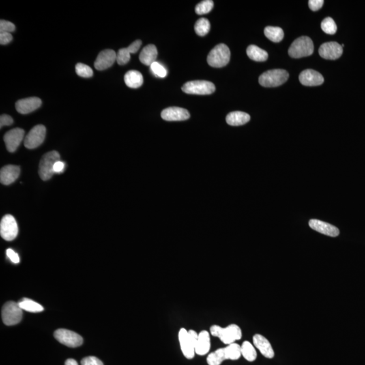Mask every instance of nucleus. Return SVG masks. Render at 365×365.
<instances>
[{"instance_id": "nucleus-1", "label": "nucleus", "mask_w": 365, "mask_h": 365, "mask_svg": "<svg viewBox=\"0 0 365 365\" xmlns=\"http://www.w3.org/2000/svg\"><path fill=\"white\" fill-rule=\"evenodd\" d=\"M211 334L220 339L224 344H233L235 341L240 340L242 337V332L240 327L235 324H231L229 326L221 327L219 325H213L210 329Z\"/></svg>"}, {"instance_id": "nucleus-2", "label": "nucleus", "mask_w": 365, "mask_h": 365, "mask_svg": "<svg viewBox=\"0 0 365 365\" xmlns=\"http://www.w3.org/2000/svg\"><path fill=\"white\" fill-rule=\"evenodd\" d=\"M231 52L225 44L217 45L210 52L207 62L210 66L214 68H222L229 63Z\"/></svg>"}, {"instance_id": "nucleus-3", "label": "nucleus", "mask_w": 365, "mask_h": 365, "mask_svg": "<svg viewBox=\"0 0 365 365\" xmlns=\"http://www.w3.org/2000/svg\"><path fill=\"white\" fill-rule=\"evenodd\" d=\"M314 52V44L310 37L302 36L295 39L288 50L290 57L294 59L311 56Z\"/></svg>"}, {"instance_id": "nucleus-4", "label": "nucleus", "mask_w": 365, "mask_h": 365, "mask_svg": "<svg viewBox=\"0 0 365 365\" xmlns=\"http://www.w3.org/2000/svg\"><path fill=\"white\" fill-rule=\"evenodd\" d=\"M289 78V73L283 69L268 71L260 76L259 83L265 87H275L283 85Z\"/></svg>"}, {"instance_id": "nucleus-5", "label": "nucleus", "mask_w": 365, "mask_h": 365, "mask_svg": "<svg viewBox=\"0 0 365 365\" xmlns=\"http://www.w3.org/2000/svg\"><path fill=\"white\" fill-rule=\"evenodd\" d=\"M60 158L59 153L56 151H50L44 155L39 166V174L42 180H49L55 173L54 166L56 162L60 161Z\"/></svg>"}, {"instance_id": "nucleus-6", "label": "nucleus", "mask_w": 365, "mask_h": 365, "mask_svg": "<svg viewBox=\"0 0 365 365\" xmlns=\"http://www.w3.org/2000/svg\"><path fill=\"white\" fill-rule=\"evenodd\" d=\"M1 316L3 323L7 326L16 325L20 323L22 318V310L18 303L10 301L3 305L1 310Z\"/></svg>"}, {"instance_id": "nucleus-7", "label": "nucleus", "mask_w": 365, "mask_h": 365, "mask_svg": "<svg viewBox=\"0 0 365 365\" xmlns=\"http://www.w3.org/2000/svg\"><path fill=\"white\" fill-rule=\"evenodd\" d=\"M215 89L214 84L207 80H192L184 84L182 87L183 92L194 95L212 94Z\"/></svg>"}, {"instance_id": "nucleus-8", "label": "nucleus", "mask_w": 365, "mask_h": 365, "mask_svg": "<svg viewBox=\"0 0 365 365\" xmlns=\"http://www.w3.org/2000/svg\"><path fill=\"white\" fill-rule=\"evenodd\" d=\"M54 336L60 343L68 347H78L83 343V339L80 335L68 329H58L54 332Z\"/></svg>"}, {"instance_id": "nucleus-9", "label": "nucleus", "mask_w": 365, "mask_h": 365, "mask_svg": "<svg viewBox=\"0 0 365 365\" xmlns=\"http://www.w3.org/2000/svg\"><path fill=\"white\" fill-rule=\"evenodd\" d=\"M18 233V224L14 217L10 215H5L0 223V234L1 237L6 241H12L17 236Z\"/></svg>"}, {"instance_id": "nucleus-10", "label": "nucleus", "mask_w": 365, "mask_h": 365, "mask_svg": "<svg viewBox=\"0 0 365 365\" xmlns=\"http://www.w3.org/2000/svg\"><path fill=\"white\" fill-rule=\"evenodd\" d=\"M46 135V127L42 125H37L30 131L24 138V146L28 149L36 148L44 142Z\"/></svg>"}, {"instance_id": "nucleus-11", "label": "nucleus", "mask_w": 365, "mask_h": 365, "mask_svg": "<svg viewBox=\"0 0 365 365\" xmlns=\"http://www.w3.org/2000/svg\"><path fill=\"white\" fill-rule=\"evenodd\" d=\"M24 136V131L20 128H15L7 132L3 137V140L7 151L10 152L16 151L23 140Z\"/></svg>"}, {"instance_id": "nucleus-12", "label": "nucleus", "mask_w": 365, "mask_h": 365, "mask_svg": "<svg viewBox=\"0 0 365 365\" xmlns=\"http://www.w3.org/2000/svg\"><path fill=\"white\" fill-rule=\"evenodd\" d=\"M319 53L324 59L337 60L342 55L343 48L338 43L327 42L320 47Z\"/></svg>"}, {"instance_id": "nucleus-13", "label": "nucleus", "mask_w": 365, "mask_h": 365, "mask_svg": "<svg viewBox=\"0 0 365 365\" xmlns=\"http://www.w3.org/2000/svg\"><path fill=\"white\" fill-rule=\"evenodd\" d=\"M117 61V54L112 50H105L97 56L94 63L95 68L98 71L106 70L112 66Z\"/></svg>"}, {"instance_id": "nucleus-14", "label": "nucleus", "mask_w": 365, "mask_h": 365, "mask_svg": "<svg viewBox=\"0 0 365 365\" xmlns=\"http://www.w3.org/2000/svg\"><path fill=\"white\" fill-rule=\"evenodd\" d=\"M179 341L180 343L181 350L185 358L192 359L194 357L195 344L189 336L188 331L181 328L179 332Z\"/></svg>"}, {"instance_id": "nucleus-15", "label": "nucleus", "mask_w": 365, "mask_h": 365, "mask_svg": "<svg viewBox=\"0 0 365 365\" xmlns=\"http://www.w3.org/2000/svg\"><path fill=\"white\" fill-rule=\"evenodd\" d=\"M41 105L42 100L39 97H28L17 101L16 103V109L19 113L26 115L38 109Z\"/></svg>"}, {"instance_id": "nucleus-16", "label": "nucleus", "mask_w": 365, "mask_h": 365, "mask_svg": "<svg viewBox=\"0 0 365 365\" xmlns=\"http://www.w3.org/2000/svg\"><path fill=\"white\" fill-rule=\"evenodd\" d=\"M161 117L166 121H183L190 119V115L184 108L169 107L162 112Z\"/></svg>"}, {"instance_id": "nucleus-17", "label": "nucleus", "mask_w": 365, "mask_h": 365, "mask_svg": "<svg viewBox=\"0 0 365 365\" xmlns=\"http://www.w3.org/2000/svg\"><path fill=\"white\" fill-rule=\"evenodd\" d=\"M299 80L305 86L321 85L324 82V78L321 73L312 69L302 71L299 74Z\"/></svg>"}, {"instance_id": "nucleus-18", "label": "nucleus", "mask_w": 365, "mask_h": 365, "mask_svg": "<svg viewBox=\"0 0 365 365\" xmlns=\"http://www.w3.org/2000/svg\"><path fill=\"white\" fill-rule=\"evenodd\" d=\"M309 226L314 231L319 232L327 236L337 237L340 234V230L332 224L321 221L317 219H311L309 221Z\"/></svg>"}, {"instance_id": "nucleus-19", "label": "nucleus", "mask_w": 365, "mask_h": 365, "mask_svg": "<svg viewBox=\"0 0 365 365\" xmlns=\"http://www.w3.org/2000/svg\"><path fill=\"white\" fill-rule=\"evenodd\" d=\"M20 175V168L16 165H6L0 171V181L3 185H8L14 183Z\"/></svg>"}, {"instance_id": "nucleus-20", "label": "nucleus", "mask_w": 365, "mask_h": 365, "mask_svg": "<svg viewBox=\"0 0 365 365\" xmlns=\"http://www.w3.org/2000/svg\"><path fill=\"white\" fill-rule=\"evenodd\" d=\"M254 346L259 350L262 355L267 359H273L275 353L272 346L269 340L260 334H256L253 337Z\"/></svg>"}, {"instance_id": "nucleus-21", "label": "nucleus", "mask_w": 365, "mask_h": 365, "mask_svg": "<svg viewBox=\"0 0 365 365\" xmlns=\"http://www.w3.org/2000/svg\"><path fill=\"white\" fill-rule=\"evenodd\" d=\"M211 349V337L209 331L204 330L198 334V340L195 352L200 356L207 355Z\"/></svg>"}, {"instance_id": "nucleus-22", "label": "nucleus", "mask_w": 365, "mask_h": 365, "mask_svg": "<svg viewBox=\"0 0 365 365\" xmlns=\"http://www.w3.org/2000/svg\"><path fill=\"white\" fill-rule=\"evenodd\" d=\"M158 56V51L156 47L154 45H147L140 54V61L142 64L146 66H151L153 63L156 62Z\"/></svg>"}, {"instance_id": "nucleus-23", "label": "nucleus", "mask_w": 365, "mask_h": 365, "mask_svg": "<svg viewBox=\"0 0 365 365\" xmlns=\"http://www.w3.org/2000/svg\"><path fill=\"white\" fill-rule=\"evenodd\" d=\"M250 120V116L248 114L240 111L230 112L226 117V123L231 126H240L246 124Z\"/></svg>"}, {"instance_id": "nucleus-24", "label": "nucleus", "mask_w": 365, "mask_h": 365, "mask_svg": "<svg viewBox=\"0 0 365 365\" xmlns=\"http://www.w3.org/2000/svg\"><path fill=\"white\" fill-rule=\"evenodd\" d=\"M125 83L127 87L137 89L141 87L144 83V77L142 73L138 71H129L124 76Z\"/></svg>"}, {"instance_id": "nucleus-25", "label": "nucleus", "mask_w": 365, "mask_h": 365, "mask_svg": "<svg viewBox=\"0 0 365 365\" xmlns=\"http://www.w3.org/2000/svg\"><path fill=\"white\" fill-rule=\"evenodd\" d=\"M246 53L251 60L256 62H265L269 57L267 52L254 45L248 46Z\"/></svg>"}, {"instance_id": "nucleus-26", "label": "nucleus", "mask_w": 365, "mask_h": 365, "mask_svg": "<svg viewBox=\"0 0 365 365\" xmlns=\"http://www.w3.org/2000/svg\"><path fill=\"white\" fill-rule=\"evenodd\" d=\"M228 360L225 348H219L216 351L209 354L207 363L209 365H220L224 361Z\"/></svg>"}, {"instance_id": "nucleus-27", "label": "nucleus", "mask_w": 365, "mask_h": 365, "mask_svg": "<svg viewBox=\"0 0 365 365\" xmlns=\"http://www.w3.org/2000/svg\"><path fill=\"white\" fill-rule=\"evenodd\" d=\"M264 33L268 39L275 43L280 42L284 37V32L280 27L269 26L265 28Z\"/></svg>"}, {"instance_id": "nucleus-28", "label": "nucleus", "mask_w": 365, "mask_h": 365, "mask_svg": "<svg viewBox=\"0 0 365 365\" xmlns=\"http://www.w3.org/2000/svg\"><path fill=\"white\" fill-rule=\"evenodd\" d=\"M22 310L30 312H39L44 310V307L38 303L28 298H23L18 302Z\"/></svg>"}, {"instance_id": "nucleus-29", "label": "nucleus", "mask_w": 365, "mask_h": 365, "mask_svg": "<svg viewBox=\"0 0 365 365\" xmlns=\"http://www.w3.org/2000/svg\"><path fill=\"white\" fill-rule=\"evenodd\" d=\"M241 355L246 360L249 361V362H253L256 360V357H257V353H256L255 348L250 342H248V341L243 342L242 345L241 346Z\"/></svg>"}, {"instance_id": "nucleus-30", "label": "nucleus", "mask_w": 365, "mask_h": 365, "mask_svg": "<svg viewBox=\"0 0 365 365\" xmlns=\"http://www.w3.org/2000/svg\"><path fill=\"white\" fill-rule=\"evenodd\" d=\"M195 31L199 36L204 37L209 33L211 29V23L207 18H201L195 24Z\"/></svg>"}, {"instance_id": "nucleus-31", "label": "nucleus", "mask_w": 365, "mask_h": 365, "mask_svg": "<svg viewBox=\"0 0 365 365\" xmlns=\"http://www.w3.org/2000/svg\"><path fill=\"white\" fill-rule=\"evenodd\" d=\"M225 351L228 360L235 361L240 358L241 356V346L233 343L226 346Z\"/></svg>"}, {"instance_id": "nucleus-32", "label": "nucleus", "mask_w": 365, "mask_h": 365, "mask_svg": "<svg viewBox=\"0 0 365 365\" xmlns=\"http://www.w3.org/2000/svg\"><path fill=\"white\" fill-rule=\"evenodd\" d=\"M213 7H214V2L212 0H205L196 5L195 11L198 15L206 14L211 12Z\"/></svg>"}, {"instance_id": "nucleus-33", "label": "nucleus", "mask_w": 365, "mask_h": 365, "mask_svg": "<svg viewBox=\"0 0 365 365\" xmlns=\"http://www.w3.org/2000/svg\"><path fill=\"white\" fill-rule=\"evenodd\" d=\"M321 29L327 34L334 35L337 31L336 22L330 17L325 18L321 22Z\"/></svg>"}, {"instance_id": "nucleus-34", "label": "nucleus", "mask_w": 365, "mask_h": 365, "mask_svg": "<svg viewBox=\"0 0 365 365\" xmlns=\"http://www.w3.org/2000/svg\"><path fill=\"white\" fill-rule=\"evenodd\" d=\"M75 71L78 76L83 78H90L93 74L92 69L82 63H78L76 65Z\"/></svg>"}, {"instance_id": "nucleus-35", "label": "nucleus", "mask_w": 365, "mask_h": 365, "mask_svg": "<svg viewBox=\"0 0 365 365\" xmlns=\"http://www.w3.org/2000/svg\"><path fill=\"white\" fill-rule=\"evenodd\" d=\"M131 59L130 52L127 48H122L117 54V61L119 65H125L128 63Z\"/></svg>"}, {"instance_id": "nucleus-36", "label": "nucleus", "mask_w": 365, "mask_h": 365, "mask_svg": "<svg viewBox=\"0 0 365 365\" xmlns=\"http://www.w3.org/2000/svg\"><path fill=\"white\" fill-rule=\"evenodd\" d=\"M151 70L155 75L158 77L164 78L167 75V71L161 64L155 62L150 66Z\"/></svg>"}, {"instance_id": "nucleus-37", "label": "nucleus", "mask_w": 365, "mask_h": 365, "mask_svg": "<svg viewBox=\"0 0 365 365\" xmlns=\"http://www.w3.org/2000/svg\"><path fill=\"white\" fill-rule=\"evenodd\" d=\"M15 25L12 22L5 20H0V33H11L15 31Z\"/></svg>"}, {"instance_id": "nucleus-38", "label": "nucleus", "mask_w": 365, "mask_h": 365, "mask_svg": "<svg viewBox=\"0 0 365 365\" xmlns=\"http://www.w3.org/2000/svg\"><path fill=\"white\" fill-rule=\"evenodd\" d=\"M81 365H104L102 361L95 357H87L82 359Z\"/></svg>"}, {"instance_id": "nucleus-39", "label": "nucleus", "mask_w": 365, "mask_h": 365, "mask_svg": "<svg viewBox=\"0 0 365 365\" xmlns=\"http://www.w3.org/2000/svg\"><path fill=\"white\" fill-rule=\"evenodd\" d=\"M324 3L323 0H310L308 1V5L310 10L317 11L321 9Z\"/></svg>"}, {"instance_id": "nucleus-40", "label": "nucleus", "mask_w": 365, "mask_h": 365, "mask_svg": "<svg viewBox=\"0 0 365 365\" xmlns=\"http://www.w3.org/2000/svg\"><path fill=\"white\" fill-rule=\"evenodd\" d=\"M13 119L10 116L7 115H3L0 117V127L10 126L12 125Z\"/></svg>"}, {"instance_id": "nucleus-41", "label": "nucleus", "mask_w": 365, "mask_h": 365, "mask_svg": "<svg viewBox=\"0 0 365 365\" xmlns=\"http://www.w3.org/2000/svg\"><path fill=\"white\" fill-rule=\"evenodd\" d=\"M6 254L7 257L10 258V261H12L13 263L18 264L20 263L19 256H18V254L16 253V252H15L14 250H12V249H7Z\"/></svg>"}, {"instance_id": "nucleus-42", "label": "nucleus", "mask_w": 365, "mask_h": 365, "mask_svg": "<svg viewBox=\"0 0 365 365\" xmlns=\"http://www.w3.org/2000/svg\"><path fill=\"white\" fill-rule=\"evenodd\" d=\"M13 37L10 33H0V44L6 45L12 42Z\"/></svg>"}, {"instance_id": "nucleus-43", "label": "nucleus", "mask_w": 365, "mask_h": 365, "mask_svg": "<svg viewBox=\"0 0 365 365\" xmlns=\"http://www.w3.org/2000/svg\"><path fill=\"white\" fill-rule=\"evenodd\" d=\"M142 42L141 40H136L134 42H133L127 48L128 51L130 52V54L136 53L138 50H140V47H141Z\"/></svg>"}, {"instance_id": "nucleus-44", "label": "nucleus", "mask_w": 365, "mask_h": 365, "mask_svg": "<svg viewBox=\"0 0 365 365\" xmlns=\"http://www.w3.org/2000/svg\"><path fill=\"white\" fill-rule=\"evenodd\" d=\"M65 164L63 162L60 160L59 162H56L55 165L54 166V173H61L63 172L64 168H65Z\"/></svg>"}, {"instance_id": "nucleus-45", "label": "nucleus", "mask_w": 365, "mask_h": 365, "mask_svg": "<svg viewBox=\"0 0 365 365\" xmlns=\"http://www.w3.org/2000/svg\"><path fill=\"white\" fill-rule=\"evenodd\" d=\"M65 365H78L77 362L75 360H74V359H68L65 362Z\"/></svg>"}]
</instances>
